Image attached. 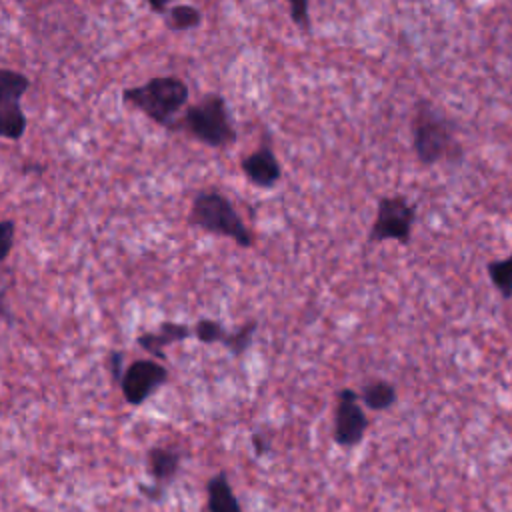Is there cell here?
Returning a JSON list of instances; mask_svg holds the SVG:
<instances>
[{
  "mask_svg": "<svg viewBox=\"0 0 512 512\" xmlns=\"http://www.w3.org/2000/svg\"><path fill=\"white\" fill-rule=\"evenodd\" d=\"M412 148L422 166H434L442 160L462 156L454 124L430 102H418L410 122Z\"/></svg>",
  "mask_w": 512,
  "mask_h": 512,
  "instance_id": "6da1fadb",
  "label": "cell"
},
{
  "mask_svg": "<svg viewBox=\"0 0 512 512\" xmlns=\"http://www.w3.org/2000/svg\"><path fill=\"white\" fill-rule=\"evenodd\" d=\"M120 98L152 122L170 128L174 116L188 104V86L176 76H156L140 86L124 88Z\"/></svg>",
  "mask_w": 512,
  "mask_h": 512,
  "instance_id": "7a4b0ae2",
  "label": "cell"
},
{
  "mask_svg": "<svg viewBox=\"0 0 512 512\" xmlns=\"http://www.w3.org/2000/svg\"><path fill=\"white\" fill-rule=\"evenodd\" d=\"M168 130H182L210 148H224L236 140V130L228 120L226 102L220 94H206L196 104L186 106L184 116L174 120Z\"/></svg>",
  "mask_w": 512,
  "mask_h": 512,
  "instance_id": "3957f363",
  "label": "cell"
},
{
  "mask_svg": "<svg viewBox=\"0 0 512 512\" xmlns=\"http://www.w3.org/2000/svg\"><path fill=\"white\" fill-rule=\"evenodd\" d=\"M188 224L216 236H226L234 240L240 248H252L254 244L252 232L242 222L232 202L216 190L200 192L194 198L188 214Z\"/></svg>",
  "mask_w": 512,
  "mask_h": 512,
  "instance_id": "277c9868",
  "label": "cell"
},
{
  "mask_svg": "<svg viewBox=\"0 0 512 512\" xmlns=\"http://www.w3.org/2000/svg\"><path fill=\"white\" fill-rule=\"evenodd\" d=\"M414 222H416V206L408 202L406 196H400V194L382 196L378 200L376 216L368 232V244L394 240L408 246L412 240Z\"/></svg>",
  "mask_w": 512,
  "mask_h": 512,
  "instance_id": "5b68a950",
  "label": "cell"
},
{
  "mask_svg": "<svg viewBox=\"0 0 512 512\" xmlns=\"http://www.w3.org/2000/svg\"><path fill=\"white\" fill-rule=\"evenodd\" d=\"M30 80L22 72L0 68V138L18 142L26 132V114L20 98L28 90Z\"/></svg>",
  "mask_w": 512,
  "mask_h": 512,
  "instance_id": "8992f818",
  "label": "cell"
},
{
  "mask_svg": "<svg viewBox=\"0 0 512 512\" xmlns=\"http://www.w3.org/2000/svg\"><path fill=\"white\" fill-rule=\"evenodd\" d=\"M368 430V416L358 390L344 386L336 394L332 438L340 448H356Z\"/></svg>",
  "mask_w": 512,
  "mask_h": 512,
  "instance_id": "52a82bcc",
  "label": "cell"
},
{
  "mask_svg": "<svg viewBox=\"0 0 512 512\" xmlns=\"http://www.w3.org/2000/svg\"><path fill=\"white\" fill-rule=\"evenodd\" d=\"M168 368L154 358H142L128 364L120 378V392L130 406L144 404L164 382Z\"/></svg>",
  "mask_w": 512,
  "mask_h": 512,
  "instance_id": "ba28073f",
  "label": "cell"
},
{
  "mask_svg": "<svg viewBox=\"0 0 512 512\" xmlns=\"http://www.w3.org/2000/svg\"><path fill=\"white\" fill-rule=\"evenodd\" d=\"M244 176L258 188H272L282 178V168L272 152L268 138H262V144L240 162Z\"/></svg>",
  "mask_w": 512,
  "mask_h": 512,
  "instance_id": "9c48e42d",
  "label": "cell"
},
{
  "mask_svg": "<svg viewBox=\"0 0 512 512\" xmlns=\"http://www.w3.org/2000/svg\"><path fill=\"white\" fill-rule=\"evenodd\" d=\"M188 336H192V328L190 326L180 324V322H162L158 326V330L140 334L136 338V342H138V346L142 350L150 352L152 358H162L166 346H170L174 342H180V340H186Z\"/></svg>",
  "mask_w": 512,
  "mask_h": 512,
  "instance_id": "30bf717a",
  "label": "cell"
},
{
  "mask_svg": "<svg viewBox=\"0 0 512 512\" xmlns=\"http://www.w3.org/2000/svg\"><path fill=\"white\" fill-rule=\"evenodd\" d=\"M182 454L172 446H152L146 452V470L154 484H170L180 470Z\"/></svg>",
  "mask_w": 512,
  "mask_h": 512,
  "instance_id": "8fae6325",
  "label": "cell"
},
{
  "mask_svg": "<svg viewBox=\"0 0 512 512\" xmlns=\"http://www.w3.org/2000/svg\"><path fill=\"white\" fill-rule=\"evenodd\" d=\"M208 512H242V506L224 472L214 474L206 484Z\"/></svg>",
  "mask_w": 512,
  "mask_h": 512,
  "instance_id": "7c38bea8",
  "label": "cell"
},
{
  "mask_svg": "<svg viewBox=\"0 0 512 512\" xmlns=\"http://www.w3.org/2000/svg\"><path fill=\"white\" fill-rule=\"evenodd\" d=\"M360 402L362 406H366L372 412H382L392 408L398 402V390L392 382L384 380V378H376L366 382L360 390Z\"/></svg>",
  "mask_w": 512,
  "mask_h": 512,
  "instance_id": "4fadbf2b",
  "label": "cell"
},
{
  "mask_svg": "<svg viewBox=\"0 0 512 512\" xmlns=\"http://www.w3.org/2000/svg\"><path fill=\"white\" fill-rule=\"evenodd\" d=\"M488 278L492 286L500 292L502 300L512 298V252L502 260H490L486 264Z\"/></svg>",
  "mask_w": 512,
  "mask_h": 512,
  "instance_id": "5bb4252c",
  "label": "cell"
},
{
  "mask_svg": "<svg viewBox=\"0 0 512 512\" xmlns=\"http://www.w3.org/2000/svg\"><path fill=\"white\" fill-rule=\"evenodd\" d=\"M200 22H202V12L190 4H176L166 12V26L176 32L192 30L200 26Z\"/></svg>",
  "mask_w": 512,
  "mask_h": 512,
  "instance_id": "9a60e30c",
  "label": "cell"
},
{
  "mask_svg": "<svg viewBox=\"0 0 512 512\" xmlns=\"http://www.w3.org/2000/svg\"><path fill=\"white\" fill-rule=\"evenodd\" d=\"M254 332H256V320H250V322L242 324L236 332H228V336L222 342V346H226L234 356H240V354H244L248 350Z\"/></svg>",
  "mask_w": 512,
  "mask_h": 512,
  "instance_id": "2e32d148",
  "label": "cell"
},
{
  "mask_svg": "<svg viewBox=\"0 0 512 512\" xmlns=\"http://www.w3.org/2000/svg\"><path fill=\"white\" fill-rule=\"evenodd\" d=\"M192 334L202 342V344H214V342H224L228 332L224 330V326L216 320H210V318H202L194 324L192 328Z\"/></svg>",
  "mask_w": 512,
  "mask_h": 512,
  "instance_id": "e0dca14e",
  "label": "cell"
},
{
  "mask_svg": "<svg viewBox=\"0 0 512 512\" xmlns=\"http://www.w3.org/2000/svg\"><path fill=\"white\" fill-rule=\"evenodd\" d=\"M288 6H290V18L292 22L304 30V32H310V10H308V4L310 0H286Z\"/></svg>",
  "mask_w": 512,
  "mask_h": 512,
  "instance_id": "ac0fdd59",
  "label": "cell"
},
{
  "mask_svg": "<svg viewBox=\"0 0 512 512\" xmlns=\"http://www.w3.org/2000/svg\"><path fill=\"white\" fill-rule=\"evenodd\" d=\"M14 220H0V262H4L14 246Z\"/></svg>",
  "mask_w": 512,
  "mask_h": 512,
  "instance_id": "d6986e66",
  "label": "cell"
},
{
  "mask_svg": "<svg viewBox=\"0 0 512 512\" xmlns=\"http://www.w3.org/2000/svg\"><path fill=\"white\" fill-rule=\"evenodd\" d=\"M252 448H254V452H256L258 456H262V454L268 452L270 444H268V438L264 436V432H254V434H252Z\"/></svg>",
  "mask_w": 512,
  "mask_h": 512,
  "instance_id": "ffe728a7",
  "label": "cell"
},
{
  "mask_svg": "<svg viewBox=\"0 0 512 512\" xmlns=\"http://www.w3.org/2000/svg\"><path fill=\"white\" fill-rule=\"evenodd\" d=\"M108 364H110V370H112V374H114V378L120 382V378H122V354H118V352H112L110 354V358H108Z\"/></svg>",
  "mask_w": 512,
  "mask_h": 512,
  "instance_id": "44dd1931",
  "label": "cell"
},
{
  "mask_svg": "<svg viewBox=\"0 0 512 512\" xmlns=\"http://www.w3.org/2000/svg\"><path fill=\"white\" fill-rule=\"evenodd\" d=\"M146 2H148L150 10H152L154 14H166V12H168V2H170V0H146Z\"/></svg>",
  "mask_w": 512,
  "mask_h": 512,
  "instance_id": "7402d4cb",
  "label": "cell"
}]
</instances>
